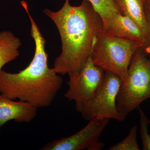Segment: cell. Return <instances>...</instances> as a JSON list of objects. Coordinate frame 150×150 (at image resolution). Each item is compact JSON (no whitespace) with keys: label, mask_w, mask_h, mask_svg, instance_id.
<instances>
[{"label":"cell","mask_w":150,"mask_h":150,"mask_svg":"<svg viewBox=\"0 0 150 150\" xmlns=\"http://www.w3.org/2000/svg\"><path fill=\"white\" fill-rule=\"evenodd\" d=\"M104 31L110 35L143 43L145 34L129 16L113 12L102 21Z\"/></svg>","instance_id":"obj_8"},{"label":"cell","mask_w":150,"mask_h":150,"mask_svg":"<svg viewBox=\"0 0 150 150\" xmlns=\"http://www.w3.org/2000/svg\"><path fill=\"white\" fill-rule=\"evenodd\" d=\"M122 81L116 75L105 72L102 84L89 100L77 110L84 120L100 118L124 121L117 109V98Z\"/></svg>","instance_id":"obj_5"},{"label":"cell","mask_w":150,"mask_h":150,"mask_svg":"<svg viewBox=\"0 0 150 150\" xmlns=\"http://www.w3.org/2000/svg\"><path fill=\"white\" fill-rule=\"evenodd\" d=\"M30 35L35 42L34 56L30 64L18 73L0 71V94L14 100L28 103L38 109L50 106L63 85V78L49 68L46 40L30 13Z\"/></svg>","instance_id":"obj_2"},{"label":"cell","mask_w":150,"mask_h":150,"mask_svg":"<svg viewBox=\"0 0 150 150\" xmlns=\"http://www.w3.org/2000/svg\"><path fill=\"white\" fill-rule=\"evenodd\" d=\"M118 10L129 16L139 25L145 34L148 29L145 11L146 0H113Z\"/></svg>","instance_id":"obj_10"},{"label":"cell","mask_w":150,"mask_h":150,"mask_svg":"<svg viewBox=\"0 0 150 150\" xmlns=\"http://www.w3.org/2000/svg\"><path fill=\"white\" fill-rule=\"evenodd\" d=\"M37 110L28 103L15 101L0 94V128L11 120L29 123L36 117Z\"/></svg>","instance_id":"obj_9"},{"label":"cell","mask_w":150,"mask_h":150,"mask_svg":"<svg viewBox=\"0 0 150 150\" xmlns=\"http://www.w3.org/2000/svg\"><path fill=\"white\" fill-rule=\"evenodd\" d=\"M110 119L95 118L89 121L83 129L72 135L49 142L41 150H101L104 144L99 141Z\"/></svg>","instance_id":"obj_7"},{"label":"cell","mask_w":150,"mask_h":150,"mask_svg":"<svg viewBox=\"0 0 150 150\" xmlns=\"http://www.w3.org/2000/svg\"><path fill=\"white\" fill-rule=\"evenodd\" d=\"M149 98L150 58L141 47L131 59L127 80L121 83L117 98V110L126 119Z\"/></svg>","instance_id":"obj_4"},{"label":"cell","mask_w":150,"mask_h":150,"mask_svg":"<svg viewBox=\"0 0 150 150\" xmlns=\"http://www.w3.org/2000/svg\"><path fill=\"white\" fill-rule=\"evenodd\" d=\"M140 115V132L142 144V149L144 150H150V135L149 134V126L150 120L144 112L139 108Z\"/></svg>","instance_id":"obj_14"},{"label":"cell","mask_w":150,"mask_h":150,"mask_svg":"<svg viewBox=\"0 0 150 150\" xmlns=\"http://www.w3.org/2000/svg\"><path fill=\"white\" fill-rule=\"evenodd\" d=\"M146 1L150 3V0H146Z\"/></svg>","instance_id":"obj_16"},{"label":"cell","mask_w":150,"mask_h":150,"mask_svg":"<svg viewBox=\"0 0 150 150\" xmlns=\"http://www.w3.org/2000/svg\"><path fill=\"white\" fill-rule=\"evenodd\" d=\"M137 127L133 126L129 134L123 139L116 144L111 146L110 150H139L137 141Z\"/></svg>","instance_id":"obj_13"},{"label":"cell","mask_w":150,"mask_h":150,"mask_svg":"<svg viewBox=\"0 0 150 150\" xmlns=\"http://www.w3.org/2000/svg\"><path fill=\"white\" fill-rule=\"evenodd\" d=\"M142 45L141 42L113 36L103 30L97 38L91 58L105 71L116 75L125 82L131 59Z\"/></svg>","instance_id":"obj_3"},{"label":"cell","mask_w":150,"mask_h":150,"mask_svg":"<svg viewBox=\"0 0 150 150\" xmlns=\"http://www.w3.org/2000/svg\"><path fill=\"white\" fill-rule=\"evenodd\" d=\"M20 39L10 31H0V71L6 64L19 56Z\"/></svg>","instance_id":"obj_11"},{"label":"cell","mask_w":150,"mask_h":150,"mask_svg":"<svg viewBox=\"0 0 150 150\" xmlns=\"http://www.w3.org/2000/svg\"><path fill=\"white\" fill-rule=\"evenodd\" d=\"M145 11L147 20L148 29L145 34V40L142 47L145 53L150 58V3L146 1Z\"/></svg>","instance_id":"obj_15"},{"label":"cell","mask_w":150,"mask_h":150,"mask_svg":"<svg viewBox=\"0 0 150 150\" xmlns=\"http://www.w3.org/2000/svg\"><path fill=\"white\" fill-rule=\"evenodd\" d=\"M43 13L56 25L62 40V53L54 61V69L63 75L78 72L91 57L97 38L104 30L102 19L85 0L79 6L65 0L59 10L46 8Z\"/></svg>","instance_id":"obj_1"},{"label":"cell","mask_w":150,"mask_h":150,"mask_svg":"<svg viewBox=\"0 0 150 150\" xmlns=\"http://www.w3.org/2000/svg\"><path fill=\"white\" fill-rule=\"evenodd\" d=\"M90 3L103 20L113 12H120L113 0H85Z\"/></svg>","instance_id":"obj_12"},{"label":"cell","mask_w":150,"mask_h":150,"mask_svg":"<svg viewBox=\"0 0 150 150\" xmlns=\"http://www.w3.org/2000/svg\"><path fill=\"white\" fill-rule=\"evenodd\" d=\"M105 71L95 64L91 56L78 72L69 74L64 96L74 101L77 111L93 96L102 84Z\"/></svg>","instance_id":"obj_6"}]
</instances>
